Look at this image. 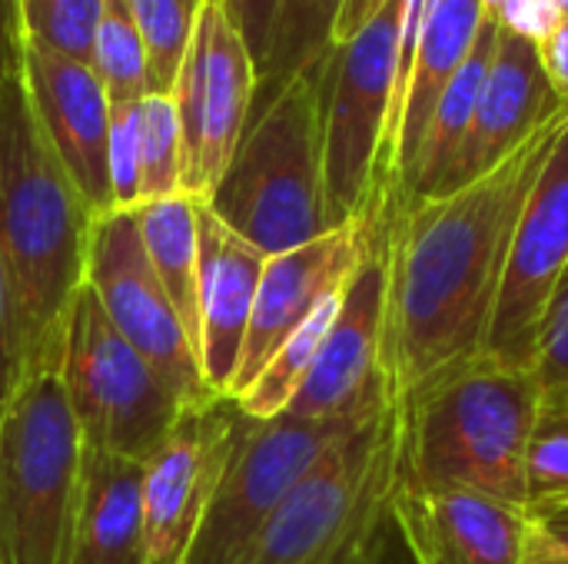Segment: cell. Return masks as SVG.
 <instances>
[{"label":"cell","mask_w":568,"mask_h":564,"mask_svg":"<svg viewBox=\"0 0 568 564\" xmlns=\"http://www.w3.org/2000/svg\"><path fill=\"white\" fill-rule=\"evenodd\" d=\"M568 110L496 170L436 199L386 196L379 379L393 409L486 352L509 243Z\"/></svg>","instance_id":"obj_1"},{"label":"cell","mask_w":568,"mask_h":564,"mask_svg":"<svg viewBox=\"0 0 568 564\" xmlns=\"http://www.w3.org/2000/svg\"><path fill=\"white\" fill-rule=\"evenodd\" d=\"M93 213L37 123L23 57L0 63V263L17 319L20 376L60 372L83 289Z\"/></svg>","instance_id":"obj_2"},{"label":"cell","mask_w":568,"mask_h":564,"mask_svg":"<svg viewBox=\"0 0 568 564\" xmlns=\"http://www.w3.org/2000/svg\"><path fill=\"white\" fill-rule=\"evenodd\" d=\"M399 416V482L466 489L526 512V445L539 386L486 356L419 392Z\"/></svg>","instance_id":"obj_3"},{"label":"cell","mask_w":568,"mask_h":564,"mask_svg":"<svg viewBox=\"0 0 568 564\" xmlns=\"http://www.w3.org/2000/svg\"><path fill=\"white\" fill-rule=\"evenodd\" d=\"M333 53V50H329ZM329 53L253 110L206 206L266 256L306 246L329 229L323 173V100Z\"/></svg>","instance_id":"obj_4"},{"label":"cell","mask_w":568,"mask_h":564,"mask_svg":"<svg viewBox=\"0 0 568 564\" xmlns=\"http://www.w3.org/2000/svg\"><path fill=\"white\" fill-rule=\"evenodd\" d=\"M399 485V416L386 402L286 495L236 564H383Z\"/></svg>","instance_id":"obj_5"},{"label":"cell","mask_w":568,"mask_h":564,"mask_svg":"<svg viewBox=\"0 0 568 564\" xmlns=\"http://www.w3.org/2000/svg\"><path fill=\"white\" fill-rule=\"evenodd\" d=\"M80 459L60 372L23 379L0 416V564H70Z\"/></svg>","instance_id":"obj_6"},{"label":"cell","mask_w":568,"mask_h":564,"mask_svg":"<svg viewBox=\"0 0 568 564\" xmlns=\"http://www.w3.org/2000/svg\"><path fill=\"white\" fill-rule=\"evenodd\" d=\"M60 379L83 445L146 462L186 409L160 372L113 329L83 286L63 336Z\"/></svg>","instance_id":"obj_7"},{"label":"cell","mask_w":568,"mask_h":564,"mask_svg":"<svg viewBox=\"0 0 568 564\" xmlns=\"http://www.w3.org/2000/svg\"><path fill=\"white\" fill-rule=\"evenodd\" d=\"M403 0H389L356 37L333 47L323 100V173L333 226H346L389 193L386 136L396 93Z\"/></svg>","instance_id":"obj_8"},{"label":"cell","mask_w":568,"mask_h":564,"mask_svg":"<svg viewBox=\"0 0 568 564\" xmlns=\"http://www.w3.org/2000/svg\"><path fill=\"white\" fill-rule=\"evenodd\" d=\"M386 406L383 386L329 419H246L226 475L180 564H236L306 472Z\"/></svg>","instance_id":"obj_9"},{"label":"cell","mask_w":568,"mask_h":564,"mask_svg":"<svg viewBox=\"0 0 568 564\" xmlns=\"http://www.w3.org/2000/svg\"><path fill=\"white\" fill-rule=\"evenodd\" d=\"M180 120V189L206 203L226 173L256 96V63L223 0H206L173 90Z\"/></svg>","instance_id":"obj_10"},{"label":"cell","mask_w":568,"mask_h":564,"mask_svg":"<svg viewBox=\"0 0 568 564\" xmlns=\"http://www.w3.org/2000/svg\"><path fill=\"white\" fill-rule=\"evenodd\" d=\"M83 286L97 296L113 329L160 372L183 406L213 399L203 382L196 349L190 346V336L146 259L133 209L93 216Z\"/></svg>","instance_id":"obj_11"},{"label":"cell","mask_w":568,"mask_h":564,"mask_svg":"<svg viewBox=\"0 0 568 564\" xmlns=\"http://www.w3.org/2000/svg\"><path fill=\"white\" fill-rule=\"evenodd\" d=\"M246 416L233 399L186 406L143 462V564H180L226 475Z\"/></svg>","instance_id":"obj_12"},{"label":"cell","mask_w":568,"mask_h":564,"mask_svg":"<svg viewBox=\"0 0 568 564\" xmlns=\"http://www.w3.org/2000/svg\"><path fill=\"white\" fill-rule=\"evenodd\" d=\"M568 269V123L516 223L486 339V359L506 369L536 366L549 299Z\"/></svg>","instance_id":"obj_13"},{"label":"cell","mask_w":568,"mask_h":564,"mask_svg":"<svg viewBox=\"0 0 568 564\" xmlns=\"http://www.w3.org/2000/svg\"><path fill=\"white\" fill-rule=\"evenodd\" d=\"M386 196L369 203V243L353 269L336 322L306 376L303 389L290 402L286 416L329 419L383 386L379 379V342L386 309Z\"/></svg>","instance_id":"obj_14"},{"label":"cell","mask_w":568,"mask_h":564,"mask_svg":"<svg viewBox=\"0 0 568 564\" xmlns=\"http://www.w3.org/2000/svg\"><path fill=\"white\" fill-rule=\"evenodd\" d=\"M366 243H369V206L359 219L336 226L306 246L266 259L246 342L226 399H240L270 366L276 349L316 312V306L346 289L353 269L366 253Z\"/></svg>","instance_id":"obj_15"},{"label":"cell","mask_w":568,"mask_h":564,"mask_svg":"<svg viewBox=\"0 0 568 564\" xmlns=\"http://www.w3.org/2000/svg\"><path fill=\"white\" fill-rule=\"evenodd\" d=\"M562 110L568 106L556 96L546 76L539 43L499 27L496 57L489 63L466 140L429 199L449 196L469 186L473 180L486 176L489 170H496L506 156H513L532 133H539Z\"/></svg>","instance_id":"obj_16"},{"label":"cell","mask_w":568,"mask_h":564,"mask_svg":"<svg viewBox=\"0 0 568 564\" xmlns=\"http://www.w3.org/2000/svg\"><path fill=\"white\" fill-rule=\"evenodd\" d=\"M23 83L40 130L47 133L90 213H113L106 170L110 96L97 70L23 40Z\"/></svg>","instance_id":"obj_17"},{"label":"cell","mask_w":568,"mask_h":564,"mask_svg":"<svg viewBox=\"0 0 568 564\" xmlns=\"http://www.w3.org/2000/svg\"><path fill=\"white\" fill-rule=\"evenodd\" d=\"M529 515L466 489L396 485L393 529L413 564H523Z\"/></svg>","instance_id":"obj_18"},{"label":"cell","mask_w":568,"mask_h":564,"mask_svg":"<svg viewBox=\"0 0 568 564\" xmlns=\"http://www.w3.org/2000/svg\"><path fill=\"white\" fill-rule=\"evenodd\" d=\"M200 236V372L210 396L226 399L246 342L266 253L236 236L206 203L196 199Z\"/></svg>","instance_id":"obj_19"},{"label":"cell","mask_w":568,"mask_h":564,"mask_svg":"<svg viewBox=\"0 0 568 564\" xmlns=\"http://www.w3.org/2000/svg\"><path fill=\"white\" fill-rule=\"evenodd\" d=\"M70 564H143V462L83 445Z\"/></svg>","instance_id":"obj_20"},{"label":"cell","mask_w":568,"mask_h":564,"mask_svg":"<svg viewBox=\"0 0 568 564\" xmlns=\"http://www.w3.org/2000/svg\"><path fill=\"white\" fill-rule=\"evenodd\" d=\"M479 27H483V0H436L433 3L423 23L409 80H406V93H403L396 143L389 156V193L403 189L413 170L416 150L423 143V133L429 126V116L439 96L446 93L449 80L456 76V70L466 63Z\"/></svg>","instance_id":"obj_21"},{"label":"cell","mask_w":568,"mask_h":564,"mask_svg":"<svg viewBox=\"0 0 568 564\" xmlns=\"http://www.w3.org/2000/svg\"><path fill=\"white\" fill-rule=\"evenodd\" d=\"M496 43H499V23L483 17V27L476 33L473 50H469L466 63L456 70V76L449 80L446 93L439 96V103H436V110L429 116V126L423 133V143L416 150L413 170H409L403 189L393 193V196H399V199H429L436 193L439 180L446 176L449 163L456 160L463 140H466V130L473 123V113H476L489 63L496 57Z\"/></svg>","instance_id":"obj_22"},{"label":"cell","mask_w":568,"mask_h":564,"mask_svg":"<svg viewBox=\"0 0 568 564\" xmlns=\"http://www.w3.org/2000/svg\"><path fill=\"white\" fill-rule=\"evenodd\" d=\"M146 259L163 283L190 346L200 359V236H196V199L190 196H166L153 203H140L133 209Z\"/></svg>","instance_id":"obj_23"},{"label":"cell","mask_w":568,"mask_h":564,"mask_svg":"<svg viewBox=\"0 0 568 564\" xmlns=\"http://www.w3.org/2000/svg\"><path fill=\"white\" fill-rule=\"evenodd\" d=\"M339 10L343 0H280L266 60L256 70L253 110L266 106L296 73H303L310 63L333 50Z\"/></svg>","instance_id":"obj_24"},{"label":"cell","mask_w":568,"mask_h":564,"mask_svg":"<svg viewBox=\"0 0 568 564\" xmlns=\"http://www.w3.org/2000/svg\"><path fill=\"white\" fill-rule=\"evenodd\" d=\"M339 302H343V293L320 302L316 312L276 349V356L260 372V379L240 399H233L246 419L266 422V419H276L290 409V402L303 389L306 376L313 372V362H316V356H320V349H323V342L336 322Z\"/></svg>","instance_id":"obj_25"},{"label":"cell","mask_w":568,"mask_h":564,"mask_svg":"<svg viewBox=\"0 0 568 564\" xmlns=\"http://www.w3.org/2000/svg\"><path fill=\"white\" fill-rule=\"evenodd\" d=\"M90 66L110 103H133L150 93V57L130 0H103Z\"/></svg>","instance_id":"obj_26"},{"label":"cell","mask_w":568,"mask_h":564,"mask_svg":"<svg viewBox=\"0 0 568 564\" xmlns=\"http://www.w3.org/2000/svg\"><path fill=\"white\" fill-rule=\"evenodd\" d=\"M568 509V402H539L526 445V515Z\"/></svg>","instance_id":"obj_27"},{"label":"cell","mask_w":568,"mask_h":564,"mask_svg":"<svg viewBox=\"0 0 568 564\" xmlns=\"http://www.w3.org/2000/svg\"><path fill=\"white\" fill-rule=\"evenodd\" d=\"M100 13L103 0H17L23 40L80 63L93 57Z\"/></svg>","instance_id":"obj_28"},{"label":"cell","mask_w":568,"mask_h":564,"mask_svg":"<svg viewBox=\"0 0 568 564\" xmlns=\"http://www.w3.org/2000/svg\"><path fill=\"white\" fill-rule=\"evenodd\" d=\"M143 203L180 196V120L170 93H146L136 100Z\"/></svg>","instance_id":"obj_29"},{"label":"cell","mask_w":568,"mask_h":564,"mask_svg":"<svg viewBox=\"0 0 568 564\" xmlns=\"http://www.w3.org/2000/svg\"><path fill=\"white\" fill-rule=\"evenodd\" d=\"M206 0H130L146 57H150V93H170L193 23Z\"/></svg>","instance_id":"obj_30"},{"label":"cell","mask_w":568,"mask_h":564,"mask_svg":"<svg viewBox=\"0 0 568 564\" xmlns=\"http://www.w3.org/2000/svg\"><path fill=\"white\" fill-rule=\"evenodd\" d=\"M106 170H110V206L136 209L143 203V163H140V120L133 103H110V136H106Z\"/></svg>","instance_id":"obj_31"},{"label":"cell","mask_w":568,"mask_h":564,"mask_svg":"<svg viewBox=\"0 0 568 564\" xmlns=\"http://www.w3.org/2000/svg\"><path fill=\"white\" fill-rule=\"evenodd\" d=\"M532 376L539 386V402H568V269L549 299Z\"/></svg>","instance_id":"obj_32"},{"label":"cell","mask_w":568,"mask_h":564,"mask_svg":"<svg viewBox=\"0 0 568 564\" xmlns=\"http://www.w3.org/2000/svg\"><path fill=\"white\" fill-rule=\"evenodd\" d=\"M233 23L240 27L253 63L260 70V63L266 60V47H270V33H273V20H276V7L280 0H223Z\"/></svg>","instance_id":"obj_33"},{"label":"cell","mask_w":568,"mask_h":564,"mask_svg":"<svg viewBox=\"0 0 568 564\" xmlns=\"http://www.w3.org/2000/svg\"><path fill=\"white\" fill-rule=\"evenodd\" d=\"M20 382H23V376H20V349H17V319H13L3 263H0V416Z\"/></svg>","instance_id":"obj_34"},{"label":"cell","mask_w":568,"mask_h":564,"mask_svg":"<svg viewBox=\"0 0 568 564\" xmlns=\"http://www.w3.org/2000/svg\"><path fill=\"white\" fill-rule=\"evenodd\" d=\"M529 522L523 564H568V509Z\"/></svg>","instance_id":"obj_35"},{"label":"cell","mask_w":568,"mask_h":564,"mask_svg":"<svg viewBox=\"0 0 568 564\" xmlns=\"http://www.w3.org/2000/svg\"><path fill=\"white\" fill-rule=\"evenodd\" d=\"M539 57L556 96L568 106V20H559L556 30L539 43Z\"/></svg>","instance_id":"obj_36"},{"label":"cell","mask_w":568,"mask_h":564,"mask_svg":"<svg viewBox=\"0 0 568 564\" xmlns=\"http://www.w3.org/2000/svg\"><path fill=\"white\" fill-rule=\"evenodd\" d=\"M386 3L389 0H343L339 20H336V30H333V47H339L349 37H356Z\"/></svg>","instance_id":"obj_37"},{"label":"cell","mask_w":568,"mask_h":564,"mask_svg":"<svg viewBox=\"0 0 568 564\" xmlns=\"http://www.w3.org/2000/svg\"><path fill=\"white\" fill-rule=\"evenodd\" d=\"M23 57V33L17 17V0H0V63Z\"/></svg>","instance_id":"obj_38"},{"label":"cell","mask_w":568,"mask_h":564,"mask_svg":"<svg viewBox=\"0 0 568 564\" xmlns=\"http://www.w3.org/2000/svg\"><path fill=\"white\" fill-rule=\"evenodd\" d=\"M509 3H513V0H483V17L499 23V17L506 13V7H509Z\"/></svg>","instance_id":"obj_39"},{"label":"cell","mask_w":568,"mask_h":564,"mask_svg":"<svg viewBox=\"0 0 568 564\" xmlns=\"http://www.w3.org/2000/svg\"><path fill=\"white\" fill-rule=\"evenodd\" d=\"M552 3H556L559 17H562V20H568V0H552Z\"/></svg>","instance_id":"obj_40"}]
</instances>
